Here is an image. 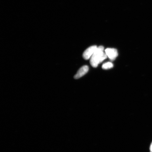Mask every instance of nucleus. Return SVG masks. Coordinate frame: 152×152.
Listing matches in <instances>:
<instances>
[{"mask_svg": "<svg viewBox=\"0 0 152 152\" xmlns=\"http://www.w3.org/2000/svg\"><path fill=\"white\" fill-rule=\"evenodd\" d=\"M104 47L102 46L97 48L94 54L91 56L90 63L93 67H97L98 64L107 58V55L104 52Z\"/></svg>", "mask_w": 152, "mask_h": 152, "instance_id": "nucleus-1", "label": "nucleus"}, {"mask_svg": "<svg viewBox=\"0 0 152 152\" xmlns=\"http://www.w3.org/2000/svg\"><path fill=\"white\" fill-rule=\"evenodd\" d=\"M105 52L111 61L115 60L118 56V53L116 49L108 48L106 49Z\"/></svg>", "mask_w": 152, "mask_h": 152, "instance_id": "nucleus-3", "label": "nucleus"}, {"mask_svg": "<svg viewBox=\"0 0 152 152\" xmlns=\"http://www.w3.org/2000/svg\"><path fill=\"white\" fill-rule=\"evenodd\" d=\"M89 70L88 66H84L80 69L76 75L74 77L75 79H78L82 77L86 74Z\"/></svg>", "mask_w": 152, "mask_h": 152, "instance_id": "nucleus-4", "label": "nucleus"}, {"mask_svg": "<svg viewBox=\"0 0 152 152\" xmlns=\"http://www.w3.org/2000/svg\"><path fill=\"white\" fill-rule=\"evenodd\" d=\"M97 46L96 45H94V46H91L88 48L83 52V58L85 60H88L91 56H92L94 53L96 49Z\"/></svg>", "mask_w": 152, "mask_h": 152, "instance_id": "nucleus-2", "label": "nucleus"}, {"mask_svg": "<svg viewBox=\"0 0 152 152\" xmlns=\"http://www.w3.org/2000/svg\"><path fill=\"white\" fill-rule=\"evenodd\" d=\"M113 63L111 62L105 63L102 65V68L104 69H108L113 68Z\"/></svg>", "mask_w": 152, "mask_h": 152, "instance_id": "nucleus-5", "label": "nucleus"}, {"mask_svg": "<svg viewBox=\"0 0 152 152\" xmlns=\"http://www.w3.org/2000/svg\"><path fill=\"white\" fill-rule=\"evenodd\" d=\"M150 151L151 152H152V142L151 144V147H150Z\"/></svg>", "mask_w": 152, "mask_h": 152, "instance_id": "nucleus-6", "label": "nucleus"}]
</instances>
